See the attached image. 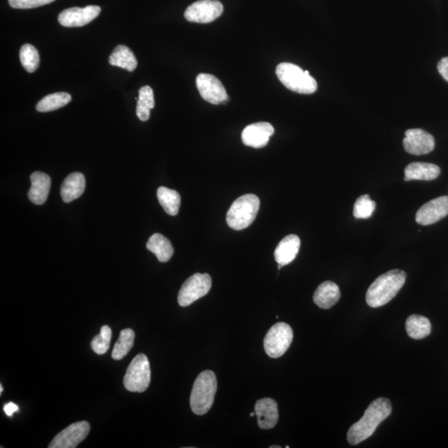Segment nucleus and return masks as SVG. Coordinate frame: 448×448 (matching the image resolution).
Listing matches in <instances>:
<instances>
[{
  "label": "nucleus",
  "mask_w": 448,
  "mask_h": 448,
  "mask_svg": "<svg viewBox=\"0 0 448 448\" xmlns=\"http://www.w3.org/2000/svg\"><path fill=\"white\" fill-rule=\"evenodd\" d=\"M255 415H256V412H251V414H250L251 417H254Z\"/></svg>",
  "instance_id": "obj_36"
},
{
  "label": "nucleus",
  "mask_w": 448,
  "mask_h": 448,
  "mask_svg": "<svg viewBox=\"0 0 448 448\" xmlns=\"http://www.w3.org/2000/svg\"><path fill=\"white\" fill-rule=\"evenodd\" d=\"M274 133V128L270 123H253L243 130L241 140L245 146L256 149L262 148L267 146Z\"/></svg>",
  "instance_id": "obj_15"
},
{
  "label": "nucleus",
  "mask_w": 448,
  "mask_h": 448,
  "mask_svg": "<svg viewBox=\"0 0 448 448\" xmlns=\"http://www.w3.org/2000/svg\"><path fill=\"white\" fill-rule=\"evenodd\" d=\"M293 340V331L287 323L274 324L264 339V349L267 355L272 359L279 358L287 352Z\"/></svg>",
  "instance_id": "obj_7"
},
{
  "label": "nucleus",
  "mask_w": 448,
  "mask_h": 448,
  "mask_svg": "<svg viewBox=\"0 0 448 448\" xmlns=\"http://www.w3.org/2000/svg\"><path fill=\"white\" fill-rule=\"evenodd\" d=\"M21 64L26 71L32 73L38 68L39 59L38 52L33 45H24L21 47L20 52Z\"/></svg>",
  "instance_id": "obj_29"
},
{
  "label": "nucleus",
  "mask_w": 448,
  "mask_h": 448,
  "mask_svg": "<svg viewBox=\"0 0 448 448\" xmlns=\"http://www.w3.org/2000/svg\"><path fill=\"white\" fill-rule=\"evenodd\" d=\"M72 100V96L68 92H56L43 98L36 105L39 112H48L55 111L65 107Z\"/></svg>",
  "instance_id": "obj_27"
},
{
  "label": "nucleus",
  "mask_w": 448,
  "mask_h": 448,
  "mask_svg": "<svg viewBox=\"0 0 448 448\" xmlns=\"http://www.w3.org/2000/svg\"><path fill=\"white\" fill-rule=\"evenodd\" d=\"M392 412V404L389 399L379 398L368 407L362 419L354 424L347 433V440L350 445H358L375 433L382 421Z\"/></svg>",
  "instance_id": "obj_1"
},
{
  "label": "nucleus",
  "mask_w": 448,
  "mask_h": 448,
  "mask_svg": "<svg viewBox=\"0 0 448 448\" xmlns=\"http://www.w3.org/2000/svg\"><path fill=\"white\" fill-rule=\"evenodd\" d=\"M3 393V386L2 384H0V394Z\"/></svg>",
  "instance_id": "obj_35"
},
{
  "label": "nucleus",
  "mask_w": 448,
  "mask_h": 448,
  "mask_svg": "<svg viewBox=\"0 0 448 448\" xmlns=\"http://www.w3.org/2000/svg\"><path fill=\"white\" fill-rule=\"evenodd\" d=\"M406 331L412 339H424L431 333L432 324L425 316L412 315L406 320Z\"/></svg>",
  "instance_id": "obj_24"
},
{
  "label": "nucleus",
  "mask_w": 448,
  "mask_h": 448,
  "mask_svg": "<svg viewBox=\"0 0 448 448\" xmlns=\"http://www.w3.org/2000/svg\"><path fill=\"white\" fill-rule=\"evenodd\" d=\"M403 144L404 149L408 154L421 156L433 151L435 140L433 136L427 131L421 129H410L406 131Z\"/></svg>",
  "instance_id": "obj_13"
},
{
  "label": "nucleus",
  "mask_w": 448,
  "mask_h": 448,
  "mask_svg": "<svg viewBox=\"0 0 448 448\" xmlns=\"http://www.w3.org/2000/svg\"><path fill=\"white\" fill-rule=\"evenodd\" d=\"M112 332V329L107 326H103L100 329L98 336L94 338L91 341V349L98 354H103L107 352L111 344Z\"/></svg>",
  "instance_id": "obj_31"
},
{
  "label": "nucleus",
  "mask_w": 448,
  "mask_h": 448,
  "mask_svg": "<svg viewBox=\"0 0 448 448\" xmlns=\"http://www.w3.org/2000/svg\"><path fill=\"white\" fill-rule=\"evenodd\" d=\"M259 428L271 429L278 424L279 415L278 403L274 399L264 398L259 399L255 404Z\"/></svg>",
  "instance_id": "obj_16"
},
{
  "label": "nucleus",
  "mask_w": 448,
  "mask_h": 448,
  "mask_svg": "<svg viewBox=\"0 0 448 448\" xmlns=\"http://www.w3.org/2000/svg\"><path fill=\"white\" fill-rule=\"evenodd\" d=\"M31 186L29 191V199L32 203L42 205L45 203L50 195L51 179L47 174L36 171L31 175Z\"/></svg>",
  "instance_id": "obj_17"
},
{
  "label": "nucleus",
  "mask_w": 448,
  "mask_h": 448,
  "mask_svg": "<svg viewBox=\"0 0 448 448\" xmlns=\"http://www.w3.org/2000/svg\"><path fill=\"white\" fill-rule=\"evenodd\" d=\"M441 173V170L436 165L415 162L408 165L404 170V180H430L436 179Z\"/></svg>",
  "instance_id": "obj_21"
},
{
  "label": "nucleus",
  "mask_w": 448,
  "mask_h": 448,
  "mask_svg": "<svg viewBox=\"0 0 448 448\" xmlns=\"http://www.w3.org/2000/svg\"><path fill=\"white\" fill-rule=\"evenodd\" d=\"M158 200L170 216H175L179 213L181 197L177 191L166 187H160L157 191Z\"/></svg>",
  "instance_id": "obj_25"
},
{
  "label": "nucleus",
  "mask_w": 448,
  "mask_h": 448,
  "mask_svg": "<svg viewBox=\"0 0 448 448\" xmlns=\"http://www.w3.org/2000/svg\"><path fill=\"white\" fill-rule=\"evenodd\" d=\"M341 298L340 288L333 282H324L315 290L313 301L322 309H329L335 306Z\"/></svg>",
  "instance_id": "obj_19"
},
{
  "label": "nucleus",
  "mask_w": 448,
  "mask_h": 448,
  "mask_svg": "<svg viewBox=\"0 0 448 448\" xmlns=\"http://www.w3.org/2000/svg\"><path fill=\"white\" fill-rule=\"evenodd\" d=\"M90 432V424L86 421L74 423L60 432L50 442V448H75L85 440Z\"/></svg>",
  "instance_id": "obj_11"
},
{
  "label": "nucleus",
  "mask_w": 448,
  "mask_h": 448,
  "mask_svg": "<svg viewBox=\"0 0 448 448\" xmlns=\"http://www.w3.org/2000/svg\"><path fill=\"white\" fill-rule=\"evenodd\" d=\"M376 203L371 199L368 195L358 197L354 206V217L355 218L366 219L371 218L375 210Z\"/></svg>",
  "instance_id": "obj_30"
},
{
  "label": "nucleus",
  "mask_w": 448,
  "mask_h": 448,
  "mask_svg": "<svg viewBox=\"0 0 448 448\" xmlns=\"http://www.w3.org/2000/svg\"><path fill=\"white\" fill-rule=\"evenodd\" d=\"M406 272L391 270L377 278L366 293L368 306L373 308L383 306L393 300L406 282Z\"/></svg>",
  "instance_id": "obj_2"
},
{
  "label": "nucleus",
  "mask_w": 448,
  "mask_h": 448,
  "mask_svg": "<svg viewBox=\"0 0 448 448\" xmlns=\"http://www.w3.org/2000/svg\"><path fill=\"white\" fill-rule=\"evenodd\" d=\"M109 63L116 67L126 69L128 72H133L138 65L134 52L125 45H118L115 47L110 56Z\"/></svg>",
  "instance_id": "obj_23"
},
{
  "label": "nucleus",
  "mask_w": 448,
  "mask_h": 448,
  "mask_svg": "<svg viewBox=\"0 0 448 448\" xmlns=\"http://www.w3.org/2000/svg\"><path fill=\"white\" fill-rule=\"evenodd\" d=\"M151 364L146 354H139L130 364L124 377L125 388L130 392L143 393L151 383Z\"/></svg>",
  "instance_id": "obj_6"
},
{
  "label": "nucleus",
  "mask_w": 448,
  "mask_h": 448,
  "mask_svg": "<svg viewBox=\"0 0 448 448\" xmlns=\"http://www.w3.org/2000/svg\"><path fill=\"white\" fill-rule=\"evenodd\" d=\"M135 336V332L131 329H125L121 331L119 339L112 350V357L114 359L120 360L126 357L133 347Z\"/></svg>",
  "instance_id": "obj_28"
},
{
  "label": "nucleus",
  "mask_w": 448,
  "mask_h": 448,
  "mask_svg": "<svg viewBox=\"0 0 448 448\" xmlns=\"http://www.w3.org/2000/svg\"><path fill=\"white\" fill-rule=\"evenodd\" d=\"M54 1L55 0H8V3L12 8L17 10H27L46 6Z\"/></svg>",
  "instance_id": "obj_32"
},
{
  "label": "nucleus",
  "mask_w": 448,
  "mask_h": 448,
  "mask_svg": "<svg viewBox=\"0 0 448 448\" xmlns=\"http://www.w3.org/2000/svg\"><path fill=\"white\" fill-rule=\"evenodd\" d=\"M196 86L201 98L211 104L226 103L228 96L222 82L213 75L201 73L196 78Z\"/></svg>",
  "instance_id": "obj_10"
},
{
  "label": "nucleus",
  "mask_w": 448,
  "mask_h": 448,
  "mask_svg": "<svg viewBox=\"0 0 448 448\" xmlns=\"http://www.w3.org/2000/svg\"><path fill=\"white\" fill-rule=\"evenodd\" d=\"M3 410L8 417H11L15 412L19 411V407L14 403H8L3 407Z\"/></svg>",
  "instance_id": "obj_34"
},
{
  "label": "nucleus",
  "mask_w": 448,
  "mask_h": 448,
  "mask_svg": "<svg viewBox=\"0 0 448 448\" xmlns=\"http://www.w3.org/2000/svg\"><path fill=\"white\" fill-rule=\"evenodd\" d=\"M217 389V378L213 371H203L197 377L191 395V410L195 415L207 414L213 406Z\"/></svg>",
  "instance_id": "obj_3"
},
{
  "label": "nucleus",
  "mask_w": 448,
  "mask_h": 448,
  "mask_svg": "<svg viewBox=\"0 0 448 448\" xmlns=\"http://www.w3.org/2000/svg\"><path fill=\"white\" fill-rule=\"evenodd\" d=\"M147 248L155 254L160 262L170 261L174 254V248L170 241L160 234H153L149 239Z\"/></svg>",
  "instance_id": "obj_22"
},
{
  "label": "nucleus",
  "mask_w": 448,
  "mask_h": 448,
  "mask_svg": "<svg viewBox=\"0 0 448 448\" xmlns=\"http://www.w3.org/2000/svg\"><path fill=\"white\" fill-rule=\"evenodd\" d=\"M154 92L151 87L144 86L139 91L136 115L142 121H147L151 116V110L155 107Z\"/></svg>",
  "instance_id": "obj_26"
},
{
  "label": "nucleus",
  "mask_w": 448,
  "mask_h": 448,
  "mask_svg": "<svg viewBox=\"0 0 448 448\" xmlns=\"http://www.w3.org/2000/svg\"><path fill=\"white\" fill-rule=\"evenodd\" d=\"M100 13V8L96 6L70 8L61 13L59 22L64 27H82L96 19Z\"/></svg>",
  "instance_id": "obj_12"
},
{
  "label": "nucleus",
  "mask_w": 448,
  "mask_h": 448,
  "mask_svg": "<svg viewBox=\"0 0 448 448\" xmlns=\"http://www.w3.org/2000/svg\"><path fill=\"white\" fill-rule=\"evenodd\" d=\"M270 447L271 448H280L281 447H279V446H271Z\"/></svg>",
  "instance_id": "obj_37"
},
{
  "label": "nucleus",
  "mask_w": 448,
  "mask_h": 448,
  "mask_svg": "<svg viewBox=\"0 0 448 448\" xmlns=\"http://www.w3.org/2000/svg\"><path fill=\"white\" fill-rule=\"evenodd\" d=\"M300 246L301 240L298 236L291 234L285 237L275 250L276 262L283 267L290 264L297 257Z\"/></svg>",
  "instance_id": "obj_18"
},
{
  "label": "nucleus",
  "mask_w": 448,
  "mask_h": 448,
  "mask_svg": "<svg viewBox=\"0 0 448 448\" xmlns=\"http://www.w3.org/2000/svg\"><path fill=\"white\" fill-rule=\"evenodd\" d=\"M212 288V279L207 274H196L188 278L182 285L179 292L178 302L180 306H191L204 297Z\"/></svg>",
  "instance_id": "obj_8"
},
{
  "label": "nucleus",
  "mask_w": 448,
  "mask_h": 448,
  "mask_svg": "<svg viewBox=\"0 0 448 448\" xmlns=\"http://www.w3.org/2000/svg\"><path fill=\"white\" fill-rule=\"evenodd\" d=\"M260 200L257 195L241 196L234 202L227 214V223L232 230L240 231L248 227L257 218Z\"/></svg>",
  "instance_id": "obj_4"
},
{
  "label": "nucleus",
  "mask_w": 448,
  "mask_h": 448,
  "mask_svg": "<svg viewBox=\"0 0 448 448\" xmlns=\"http://www.w3.org/2000/svg\"><path fill=\"white\" fill-rule=\"evenodd\" d=\"M276 76L288 89L300 94H313L318 89V82L311 76L308 71H304L298 66L290 64H280L276 69Z\"/></svg>",
  "instance_id": "obj_5"
},
{
  "label": "nucleus",
  "mask_w": 448,
  "mask_h": 448,
  "mask_svg": "<svg viewBox=\"0 0 448 448\" xmlns=\"http://www.w3.org/2000/svg\"><path fill=\"white\" fill-rule=\"evenodd\" d=\"M448 215V196H441L428 202L416 214V222L428 226L441 221Z\"/></svg>",
  "instance_id": "obj_14"
},
{
  "label": "nucleus",
  "mask_w": 448,
  "mask_h": 448,
  "mask_svg": "<svg viewBox=\"0 0 448 448\" xmlns=\"http://www.w3.org/2000/svg\"><path fill=\"white\" fill-rule=\"evenodd\" d=\"M438 70V73L441 74V76L448 82V57L439 61Z\"/></svg>",
  "instance_id": "obj_33"
},
{
  "label": "nucleus",
  "mask_w": 448,
  "mask_h": 448,
  "mask_svg": "<svg viewBox=\"0 0 448 448\" xmlns=\"http://www.w3.org/2000/svg\"><path fill=\"white\" fill-rule=\"evenodd\" d=\"M86 180L81 173H73L65 179L61 187V199L65 203H70L80 197L85 191Z\"/></svg>",
  "instance_id": "obj_20"
},
{
  "label": "nucleus",
  "mask_w": 448,
  "mask_h": 448,
  "mask_svg": "<svg viewBox=\"0 0 448 448\" xmlns=\"http://www.w3.org/2000/svg\"><path fill=\"white\" fill-rule=\"evenodd\" d=\"M223 12V4L218 0H200L187 8L184 17L193 23L208 24L221 17Z\"/></svg>",
  "instance_id": "obj_9"
}]
</instances>
